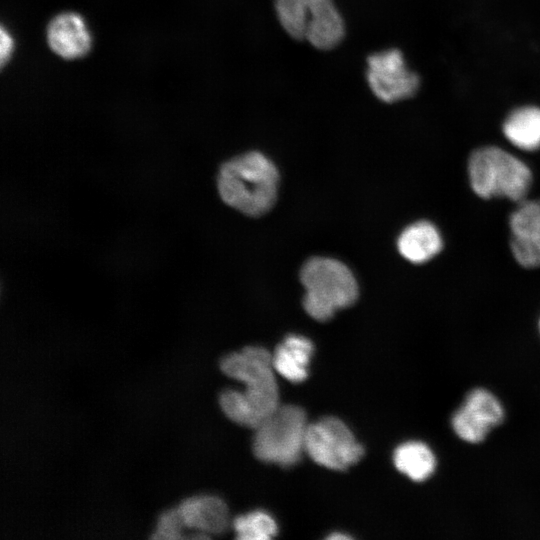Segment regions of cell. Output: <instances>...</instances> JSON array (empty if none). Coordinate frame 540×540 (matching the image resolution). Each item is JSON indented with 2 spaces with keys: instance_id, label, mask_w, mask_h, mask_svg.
Returning a JSON list of instances; mask_svg holds the SVG:
<instances>
[{
  "instance_id": "603a6c76",
  "label": "cell",
  "mask_w": 540,
  "mask_h": 540,
  "mask_svg": "<svg viewBox=\"0 0 540 540\" xmlns=\"http://www.w3.org/2000/svg\"><path fill=\"white\" fill-rule=\"evenodd\" d=\"M539 331H540V320H539Z\"/></svg>"
},
{
  "instance_id": "7a4b0ae2",
  "label": "cell",
  "mask_w": 540,
  "mask_h": 540,
  "mask_svg": "<svg viewBox=\"0 0 540 540\" xmlns=\"http://www.w3.org/2000/svg\"><path fill=\"white\" fill-rule=\"evenodd\" d=\"M300 281L305 289L303 306L317 321H327L337 310L353 305L359 288L352 271L341 261L315 256L300 270Z\"/></svg>"
},
{
  "instance_id": "9c48e42d",
  "label": "cell",
  "mask_w": 540,
  "mask_h": 540,
  "mask_svg": "<svg viewBox=\"0 0 540 540\" xmlns=\"http://www.w3.org/2000/svg\"><path fill=\"white\" fill-rule=\"evenodd\" d=\"M46 38L50 49L67 60L85 56L92 45V36L86 21L75 12H63L51 19Z\"/></svg>"
},
{
  "instance_id": "44dd1931",
  "label": "cell",
  "mask_w": 540,
  "mask_h": 540,
  "mask_svg": "<svg viewBox=\"0 0 540 540\" xmlns=\"http://www.w3.org/2000/svg\"><path fill=\"white\" fill-rule=\"evenodd\" d=\"M14 50V40L12 35L2 28L1 31V61L4 63L7 61Z\"/></svg>"
},
{
  "instance_id": "7402d4cb",
  "label": "cell",
  "mask_w": 540,
  "mask_h": 540,
  "mask_svg": "<svg viewBox=\"0 0 540 540\" xmlns=\"http://www.w3.org/2000/svg\"><path fill=\"white\" fill-rule=\"evenodd\" d=\"M328 539H333V540H337V539H350L351 537L349 535H346V534H343V533H333L331 535H329L327 537Z\"/></svg>"
},
{
  "instance_id": "6da1fadb",
  "label": "cell",
  "mask_w": 540,
  "mask_h": 540,
  "mask_svg": "<svg viewBox=\"0 0 540 540\" xmlns=\"http://www.w3.org/2000/svg\"><path fill=\"white\" fill-rule=\"evenodd\" d=\"M279 172L264 154L250 151L225 162L217 177L223 201L237 211L259 217L269 212L277 199Z\"/></svg>"
},
{
  "instance_id": "ba28073f",
  "label": "cell",
  "mask_w": 540,
  "mask_h": 540,
  "mask_svg": "<svg viewBox=\"0 0 540 540\" xmlns=\"http://www.w3.org/2000/svg\"><path fill=\"white\" fill-rule=\"evenodd\" d=\"M367 80L374 95L393 103L410 98L420 86L419 76L408 69L401 51L388 49L369 56Z\"/></svg>"
},
{
  "instance_id": "d6986e66",
  "label": "cell",
  "mask_w": 540,
  "mask_h": 540,
  "mask_svg": "<svg viewBox=\"0 0 540 540\" xmlns=\"http://www.w3.org/2000/svg\"><path fill=\"white\" fill-rule=\"evenodd\" d=\"M511 251L525 268L540 267V235L512 236Z\"/></svg>"
},
{
  "instance_id": "ac0fdd59",
  "label": "cell",
  "mask_w": 540,
  "mask_h": 540,
  "mask_svg": "<svg viewBox=\"0 0 540 540\" xmlns=\"http://www.w3.org/2000/svg\"><path fill=\"white\" fill-rule=\"evenodd\" d=\"M464 403L479 411L488 423L495 427L504 419V409L499 400L488 390L476 388L471 390Z\"/></svg>"
},
{
  "instance_id": "9a60e30c",
  "label": "cell",
  "mask_w": 540,
  "mask_h": 540,
  "mask_svg": "<svg viewBox=\"0 0 540 540\" xmlns=\"http://www.w3.org/2000/svg\"><path fill=\"white\" fill-rule=\"evenodd\" d=\"M232 526L241 540H269L278 532L275 520L264 511L239 515L233 520Z\"/></svg>"
},
{
  "instance_id": "277c9868",
  "label": "cell",
  "mask_w": 540,
  "mask_h": 540,
  "mask_svg": "<svg viewBox=\"0 0 540 540\" xmlns=\"http://www.w3.org/2000/svg\"><path fill=\"white\" fill-rule=\"evenodd\" d=\"M220 368L225 375L244 384L240 394L254 429L280 405L272 354L267 349L248 346L230 353L222 358Z\"/></svg>"
},
{
  "instance_id": "52a82bcc",
  "label": "cell",
  "mask_w": 540,
  "mask_h": 540,
  "mask_svg": "<svg viewBox=\"0 0 540 540\" xmlns=\"http://www.w3.org/2000/svg\"><path fill=\"white\" fill-rule=\"evenodd\" d=\"M305 452L317 464L343 471L362 458L364 448L343 421L329 416L308 424Z\"/></svg>"
},
{
  "instance_id": "8992f818",
  "label": "cell",
  "mask_w": 540,
  "mask_h": 540,
  "mask_svg": "<svg viewBox=\"0 0 540 540\" xmlns=\"http://www.w3.org/2000/svg\"><path fill=\"white\" fill-rule=\"evenodd\" d=\"M275 9L289 35L318 49H331L344 36L343 20L332 0H275Z\"/></svg>"
},
{
  "instance_id": "30bf717a",
  "label": "cell",
  "mask_w": 540,
  "mask_h": 540,
  "mask_svg": "<svg viewBox=\"0 0 540 540\" xmlns=\"http://www.w3.org/2000/svg\"><path fill=\"white\" fill-rule=\"evenodd\" d=\"M177 510L186 528L200 538L220 535L229 526V512L225 502L214 495H197L183 500Z\"/></svg>"
},
{
  "instance_id": "2e32d148",
  "label": "cell",
  "mask_w": 540,
  "mask_h": 540,
  "mask_svg": "<svg viewBox=\"0 0 540 540\" xmlns=\"http://www.w3.org/2000/svg\"><path fill=\"white\" fill-rule=\"evenodd\" d=\"M451 424L457 436L469 443L483 441L492 428L480 412L466 403L454 412Z\"/></svg>"
},
{
  "instance_id": "e0dca14e",
  "label": "cell",
  "mask_w": 540,
  "mask_h": 540,
  "mask_svg": "<svg viewBox=\"0 0 540 540\" xmlns=\"http://www.w3.org/2000/svg\"><path fill=\"white\" fill-rule=\"evenodd\" d=\"M509 226L512 236L540 235V199L519 202L510 215Z\"/></svg>"
},
{
  "instance_id": "8fae6325",
  "label": "cell",
  "mask_w": 540,
  "mask_h": 540,
  "mask_svg": "<svg viewBox=\"0 0 540 540\" xmlns=\"http://www.w3.org/2000/svg\"><path fill=\"white\" fill-rule=\"evenodd\" d=\"M443 247L438 228L431 222L421 220L408 225L398 236L397 249L400 255L413 264H423Z\"/></svg>"
},
{
  "instance_id": "5bb4252c",
  "label": "cell",
  "mask_w": 540,
  "mask_h": 540,
  "mask_svg": "<svg viewBox=\"0 0 540 540\" xmlns=\"http://www.w3.org/2000/svg\"><path fill=\"white\" fill-rule=\"evenodd\" d=\"M395 467L411 480L422 482L429 478L436 467L432 450L423 442L408 441L399 445L393 454Z\"/></svg>"
},
{
  "instance_id": "7c38bea8",
  "label": "cell",
  "mask_w": 540,
  "mask_h": 540,
  "mask_svg": "<svg viewBox=\"0 0 540 540\" xmlns=\"http://www.w3.org/2000/svg\"><path fill=\"white\" fill-rule=\"evenodd\" d=\"M312 342L301 335H288L272 355L275 372L285 379L299 383L308 376V365L313 354Z\"/></svg>"
},
{
  "instance_id": "3957f363",
  "label": "cell",
  "mask_w": 540,
  "mask_h": 540,
  "mask_svg": "<svg viewBox=\"0 0 540 540\" xmlns=\"http://www.w3.org/2000/svg\"><path fill=\"white\" fill-rule=\"evenodd\" d=\"M470 186L484 199L504 197L523 201L532 184L528 165L498 146H484L474 150L467 165Z\"/></svg>"
},
{
  "instance_id": "ffe728a7",
  "label": "cell",
  "mask_w": 540,
  "mask_h": 540,
  "mask_svg": "<svg viewBox=\"0 0 540 540\" xmlns=\"http://www.w3.org/2000/svg\"><path fill=\"white\" fill-rule=\"evenodd\" d=\"M185 525L177 508L163 512L152 534L153 539H182Z\"/></svg>"
},
{
  "instance_id": "4fadbf2b",
  "label": "cell",
  "mask_w": 540,
  "mask_h": 540,
  "mask_svg": "<svg viewBox=\"0 0 540 540\" xmlns=\"http://www.w3.org/2000/svg\"><path fill=\"white\" fill-rule=\"evenodd\" d=\"M502 131L514 147L531 152L540 148V107L525 105L512 110L505 118Z\"/></svg>"
},
{
  "instance_id": "5b68a950",
  "label": "cell",
  "mask_w": 540,
  "mask_h": 540,
  "mask_svg": "<svg viewBox=\"0 0 540 540\" xmlns=\"http://www.w3.org/2000/svg\"><path fill=\"white\" fill-rule=\"evenodd\" d=\"M308 423L305 411L296 405H279L254 430L253 452L265 462L289 467L305 452Z\"/></svg>"
}]
</instances>
